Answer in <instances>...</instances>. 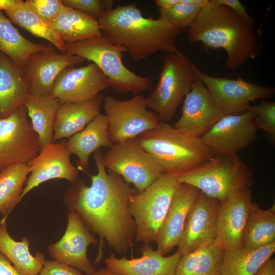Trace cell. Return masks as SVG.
Instances as JSON below:
<instances>
[{"label":"cell","instance_id":"obj_30","mask_svg":"<svg viewBox=\"0 0 275 275\" xmlns=\"http://www.w3.org/2000/svg\"><path fill=\"white\" fill-rule=\"evenodd\" d=\"M49 45L33 42L21 35L11 21L0 12V51L24 69L34 53L52 48Z\"/></svg>","mask_w":275,"mask_h":275},{"label":"cell","instance_id":"obj_27","mask_svg":"<svg viewBox=\"0 0 275 275\" xmlns=\"http://www.w3.org/2000/svg\"><path fill=\"white\" fill-rule=\"evenodd\" d=\"M49 25L65 43L92 39L101 35L97 19L64 5L60 14Z\"/></svg>","mask_w":275,"mask_h":275},{"label":"cell","instance_id":"obj_29","mask_svg":"<svg viewBox=\"0 0 275 275\" xmlns=\"http://www.w3.org/2000/svg\"><path fill=\"white\" fill-rule=\"evenodd\" d=\"M23 105L38 136L41 148L53 143L54 124L60 105L58 101L50 95L30 94Z\"/></svg>","mask_w":275,"mask_h":275},{"label":"cell","instance_id":"obj_5","mask_svg":"<svg viewBox=\"0 0 275 275\" xmlns=\"http://www.w3.org/2000/svg\"><path fill=\"white\" fill-rule=\"evenodd\" d=\"M123 52V47L113 44L102 34L94 38L65 43V52L95 64L107 78L109 87L117 93L136 95L151 92L152 80L128 69L122 61Z\"/></svg>","mask_w":275,"mask_h":275},{"label":"cell","instance_id":"obj_28","mask_svg":"<svg viewBox=\"0 0 275 275\" xmlns=\"http://www.w3.org/2000/svg\"><path fill=\"white\" fill-rule=\"evenodd\" d=\"M275 242V206L263 209L253 203L243 230L241 246L257 249Z\"/></svg>","mask_w":275,"mask_h":275},{"label":"cell","instance_id":"obj_12","mask_svg":"<svg viewBox=\"0 0 275 275\" xmlns=\"http://www.w3.org/2000/svg\"><path fill=\"white\" fill-rule=\"evenodd\" d=\"M196 77L206 87L214 103L227 115L247 111L250 102L272 96L273 87L257 85L240 77L237 79L212 76L202 72L193 64Z\"/></svg>","mask_w":275,"mask_h":275},{"label":"cell","instance_id":"obj_45","mask_svg":"<svg viewBox=\"0 0 275 275\" xmlns=\"http://www.w3.org/2000/svg\"><path fill=\"white\" fill-rule=\"evenodd\" d=\"M92 275H119L107 268H102L96 270Z\"/></svg>","mask_w":275,"mask_h":275},{"label":"cell","instance_id":"obj_36","mask_svg":"<svg viewBox=\"0 0 275 275\" xmlns=\"http://www.w3.org/2000/svg\"><path fill=\"white\" fill-rule=\"evenodd\" d=\"M250 108L254 113V121L256 129L263 130L268 141L275 144V103L265 100Z\"/></svg>","mask_w":275,"mask_h":275},{"label":"cell","instance_id":"obj_14","mask_svg":"<svg viewBox=\"0 0 275 275\" xmlns=\"http://www.w3.org/2000/svg\"><path fill=\"white\" fill-rule=\"evenodd\" d=\"M98 241L86 228L78 214L69 210L67 226L64 234L57 242L48 246V253L55 260L68 264L85 275L96 270L87 256V249Z\"/></svg>","mask_w":275,"mask_h":275},{"label":"cell","instance_id":"obj_23","mask_svg":"<svg viewBox=\"0 0 275 275\" xmlns=\"http://www.w3.org/2000/svg\"><path fill=\"white\" fill-rule=\"evenodd\" d=\"M30 94L24 69L0 51V119L23 105Z\"/></svg>","mask_w":275,"mask_h":275},{"label":"cell","instance_id":"obj_8","mask_svg":"<svg viewBox=\"0 0 275 275\" xmlns=\"http://www.w3.org/2000/svg\"><path fill=\"white\" fill-rule=\"evenodd\" d=\"M181 183L174 175L162 174L142 192L135 190L129 202L136 226L135 242H155L173 196Z\"/></svg>","mask_w":275,"mask_h":275},{"label":"cell","instance_id":"obj_13","mask_svg":"<svg viewBox=\"0 0 275 275\" xmlns=\"http://www.w3.org/2000/svg\"><path fill=\"white\" fill-rule=\"evenodd\" d=\"M254 113L249 108L238 115H227L201 137L214 156L236 154L257 138Z\"/></svg>","mask_w":275,"mask_h":275},{"label":"cell","instance_id":"obj_22","mask_svg":"<svg viewBox=\"0 0 275 275\" xmlns=\"http://www.w3.org/2000/svg\"><path fill=\"white\" fill-rule=\"evenodd\" d=\"M140 251L141 257L131 259L117 258L111 253L104 260L106 268L119 275H175L181 257L178 251L166 256L151 244H143Z\"/></svg>","mask_w":275,"mask_h":275},{"label":"cell","instance_id":"obj_34","mask_svg":"<svg viewBox=\"0 0 275 275\" xmlns=\"http://www.w3.org/2000/svg\"><path fill=\"white\" fill-rule=\"evenodd\" d=\"M5 12L12 22L34 36L47 40L60 51L65 53V43L48 24L29 7L25 1L19 8Z\"/></svg>","mask_w":275,"mask_h":275},{"label":"cell","instance_id":"obj_15","mask_svg":"<svg viewBox=\"0 0 275 275\" xmlns=\"http://www.w3.org/2000/svg\"><path fill=\"white\" fill-rule=\"evenodd\" d=\"M109 87L108 79L94 63L69 67L57 77L50 96L60 104L89 100Z\"/></svg>","mask_w":275,"mask_h":275},{"label":"cell","instance_id":"obj_31","mask_svg":"<svg viewBox=\"0 0 275 275\" xmlns=\"http://www.w3.org/2000/svg\"><path fill=\"white\" fill-rule=\"evenodd\" d=\"M274 251L275 242L254 250H225L220 275H254Z\"/></svg>","mask_w":275,"mask_h":275},{"label":"cell","instance_id":"obj_33","mask_svg":"<svg viewBox=\"0 0 275 275\" xmlns=\"http://www.w3.org/2000/svg\"><path fill=\"white\" fill-rule=\"evenodd\" d=\"M30 173L26 164L9 167L0 172V213L6 218L21 201V196Z\"/></svg>","mask_w":275,"mask_h":275},{"label":"cell","instance_id":"obj_3","mask_svg":"<svg viewBox=\"0 0 275 275\" xmlns=\"http://www.w3.org/2000/svg\"><path fill=\"white\" fill-rule=\"evenodd\" d=\"M254 22L227 6L209 1L188 28L187 37L190 44L201 42L206 50L225 49V66L233 71L261 52Z\"/></svg>","mask_w":275,"mask_h":275},{"label":"cell","instance_id":"obj_41","mask_svg":"<svg viewBox=\"0 0 275 275\" xmlns=\"http://www.w3.org/2000/svg\"><path fill=\"white\" fill-rule=\"evenodd\" d=\"M0 275H21L11 262L0 253Z\"/></svg>","mask_w":275,"mask_h":275},{"label":"cell","instance_id":"obj_26","mask_svg":"<svg viewBox=\"0 0 275 275\" xmlns=\"http://www.w3.org/2000/svg\"><path fill=\"white\" fill-rule=\"evenodd\" d=\"M0 253L21 275H38L45 261L41 252H37L35 256L31 254L26 236L21 241L12 238L7 230L6 218L3 217L0 221Z\"/></svg>","mask_w":275,"mask_h":275},{"label":"cell","instance_id":"obj_25","mask_svg":"<svg viewBox=\"0 0 275 275\" xmlns=\"http://www.w3.org/2000/svg\"><path fill=\"white\" fill-rule=\"evenodd\" d=\"M105 114H99L82 130L74 134L67 142L71 154L76 155L78 169L87 170L91 154L101 147L111 148L113 145Z\"/></svg>","mask_w":275,"mask_h":275},{"label":"cell","instance_id":"obj_42","mask_svg":"<svg viewBox=\"0 0 275 275\" xmlns=\"http://www.w3.org/2000/svg\"><path fill=\"white\" fill-rule=\"evenodd\" d=\"M254 275H275V259L267 260Z\"/></svg>","mask_w":275,"mask_h":275},{"label":"cell","instance_id":"obj_43","mask_svg":"<svg viewBox=\"0 0 275 275\" xmlns=\"http://www.w3.org/2000/svg\"><path fill=\"white\" fill-rule=\"evenodd\" d=\"M23 3L21 0H0V12L17 9Z\"/></svg>","mask_w":275,"mask_h":275},{"label":"cell","instance_id":"obj_17","mask_svg":"<svg viewBox=\"0 0 275 275\" xmlns=\"http://www.w3.org/2000/svg\"><path fill=\"white\" fill-rule=\"evenodd\" d=\"M67 142H53L41 148L28 166L30 175L25 182L22 199L41 183L53 179H64L74 183L78 179V169L71 162Z\"/></svg>","mask_w":275,"mask_h":275},{"label":"cell","instance_id":"obj_16","mask_svg":"<svg viewBox=\"0 0 275 275\" xmlns=\"http://www.w3.org/2000/svg\"><path fill=\"white\" fill-rule=\"evenodd\" d=\"M226 115L213 101L205 85L196 77L184 99L181 116L172 126L201 138Z\"/></svg>","mask_w":275,"mask_h":275},{"label":"cell","instance_id":"obj_2","mask_svg":"<svg viewBox=\"0 0 275 275\" xmlns=\"http://www.w3.org/2000/svg\"><path fill=\"white\" fill-rule=\"evenodd\" d=\"M97 20L101 34L134 62L159 51H179L176 40L180 31L159 16L145 17L134 3L113 8Z\"/></svg>","mask_w":275,"mask_h":275},{"label":"cell","instance_id":"obj_9","mask_svg":"<svg viewBox=\"0 0 275 275\" xmlns=\"http://www.w3.org/2000/svg\"><path fill=\"white\" fill-rule=\"evenodd\" d=\"M108 171L121 176L142 192L163 174L154 158L139 144L136 138L113 144L102 156Z\"/></svg>","mask_w":275,"mask_h":275},{"label":"cell","instance_id":"obj_21","mask_svg":"<svg viewBox=\"0 0 275 275\" xmlns=\"http://www.w3.org/2000/svg\"><path fill=\"white\" fill-rule=\"evenodd\" d=\"M200 193L196 187L184 183H181L176 190L155 240L157 250L162 255H166L177 246L188 215Z\"/></svg>","mask_w":275,"mask_h":275},{"label":"cell","instance_id":"obj_10","mask_svg":"<svg viewBox=\"0 0 275 275\" xmlns=\"http://www.w3.org/2000/svg\"><path fill=\"white\" fill-rule=\"evenodd\" d=\"M102 106L114 143L136 138L159 123L156 114L148 109L146 97L140 94L123 100L107 95Z\"/></svg>","mask_w":275,"mask_h":275},{"label":"cell","instance_id":"obj_39","mask_svg":"<svg viewBox=\"0 0 275 275\" xmlns=\"http://www.w3.org/2000/svg\"><path fill=\"white\" fill-rule=\"evenodd\" d=\"M38 275H85L76 268L57 260H45Z\"/></svg>","mask_w":275,"mask_h":275},{"label":"cell","instance_id":"obj_18","mask_svg":"<svg viewBox=\"0 0 275 275\" xmlns=\"http://www.w3.org/2000/svg\"><path fill=\"white\" fill-rule=\"evenodd\" d=\"M85 61L77 55L59 53L53 47L33 53L24 68L30 94L50 95L59 74L66 68Z\"/></svg>","mask_w":275,"mask_h":275},{"label":"cell","instance_id":"obj_1","mask_svg":"<svg viewBox=\"0 0 275 275\" xmlns=\"http://www.w3.org/2000/svg\"><path fill=\"white\" fill-rule=\"evenodd\" d=\"M102 156L101 149L93 154L97 173L91 176V185L78 178L66 190L64 202L69 210L78 214L91 233L122 255L135 243L136 226L129 202L136 189L121 176L107 171Z\"/></svg>","mask_w":275,"mask_h":275},{"label":"cell","instance_id":"obj_35","mask_svg":"<svg viewBox=\"0 0 275 275\" xmlns=\"http://www.w3.org/2000/svg\"><path fill=\"white\" fill-rule=\"evenodd\" d=\"M207 0H181V3L169 8H160L159 17L168 21L180 31L189 28L197 18Z\"/></svg>","mask_w":275,"mask_h":275},{"label":"cell","instance_id":"obj_7","mask_svg":"<svg viewBox=\"0 0 275 275\" xmlns=\"http://www.w3.org/2000/svg\"><path fill=\"white\" fill-rule=\"evenodd\" d=\"M193 64L179 51L164 57L158 81L146 97L148 108L156 114L159 122L172 120L190 92L196 78Z\"/></svg>","mask_w":275,"mask_h":275},{"label":"cell","instance_id":"obj_32","mask_svg":"<svg viewBox=\"0 0 275 275\" xmlns=\"http://www.w3.org/2000/svg\"><path fill=\"white\" fill-rule=\"evenodd\" d=\"M225 250L216 241L181 256L175 275H220Z\"/></svg>","mask_w":275,"mask_h":275},{"label":"cell","instance_id":"obj_24","mask_svg":"<svg viewBox=\"0 0 275 275\" xmlns=\"http://www.w3.org/2000/svg\"><path fill=\"white\" fill-rule=\"evenodd\" d=\"M104 97L101 93L84 102L60 104L54 127L53 142L70 138L100 114Z\"/></svg>","mask_w":275,"mask_h":275},{"label":"cell","instance_id":"obj_20","mask_svg":"<svg viewBox=\"0 0 275 275\" xmlns=\"http://www.w3.org/2000/svg\"><path fill=\"white\" fill-rule=\"evenodd\" d=\"M219 202L200 191L188 215L177 245V251L181 256L215 240Z\"/></svg>","mask_w":275,"mask_h":275},{"label":"cell","instance_id":"obj_11","mask_svg":"<svg viewBox=\"0 0 275 275\" xmlns=\"http://www.w3.org/2000/svg\"><path fill=\"white\" fill-rule=\"evenodd\" d=\"M41 149L23 104L0 119V172L13 165L28 164Z\"/></svg>","mask_w":275,"mask_h":275},{"label":"cell","instance_id":"obj_6","mask_svg":"<svg viewBox=\"0 0 275 275\" xmlns=\"http://www.w3.org/2000/svg\"><path fill=\"white\" fill-rule=\"evenodd\" d=\"M175 176L180 183L191 185L219 201L253 185V172L237 153L215 156L197 168Z\"/></svg>","mask_w":275,"mask_h":275},{"label":"cell","instance_id":"obj_38","mask_svg":"<svg viewBox=\"0 0 275 275\" xmlns=\"http://www.w3.org/2000/svg\"><path fill=\"white\" fill-rule=\"evenodd\" d=\"M29 7L49 25L60 14L63 5L62 0H27Z\"/></svg>","mask_w":275,"mask_h":275},{"label":"cell","instance_id":"obj_40","mask_svg":"<svg viewBox=\"0 0 275 275\" xmlns=\"http://www.w3.org/2000/svg\"><path fill=\"white\" fill-rule=\"evenodd\" d=\"M211 1L217 5L227 6L244 19L250 21L255 22L254 19L248 13L245 6L238 0Z\"/></svg>","mask_w":275,"mask_h":275},{"label":"cell","instance_id":"obj_19","mask_svg":"<svg viewBox=\"0 0 275 275\" xmlns=\"http://www.w3.org/2000/svg\"><path fill=\"white\" fill-rule=\"evenodd\" d=\"M252 203V189L235 191L219 202L215 240L224 250L241 247L242 234Z\"/></svg>","mask_w":275,"mask_h":275},{"label":"cell","instance_id":"obj_37","mask_svg":"<svg viewBox=\"0 0 275 275\" xmlns=\"http://www.w3.org/2000/svg\"><path fill=\"white\" fill-rule=\"evenodd\" d=\"M64 6L79 11L98 19L107 11L112 9L113 0H62Z\"/></svg>","mask_w":275,"mask_h":275},{"label":"cell","instance_id":"obj_4","mask_svg":"<svg viewBox=\"0 0 275 275\" xmlns=\"http://www.w3.org/2000/svg\"><path fill=\"white\" fill-rule=\"evenodd\" d=\"M136 139L159 164L163 174L184 173L214 157L201 138L193 136L168 123L159 122Z\"/></svg>","mask_w":275,"mask_h":275},{"label":"cell","instance_id":"obj_44","mask_svg":"<svg viewBox=\"0 0 275 275\" xmlns=\"http://www.w3.org/2000/svg\"><path fill=\"white\" fill-rule=\"evenodd\" d=\"M155 5L160 8H169L181 3V0H155Z\"/></svg>","mask_w":275,"mask_h":275}]
</instances>
